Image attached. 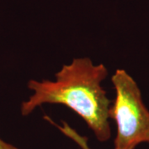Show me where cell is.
<instances>
[{
  "label": "cell",
  "instance_id": "3",
  "mask_svg": "<svg viewBox=\"0 0 149 149\" xmlns=\"http://www.w3.org/2000/svg\"><path fill=\"white\" fill-rule=\"evenodd\" d=\"M44 118L47 122L51 123L56 128H58L59 130L63 133L65 136H66L68 139L72 140L74 143L77 144L80 148V149H93L90 146V144H89L88 138L85 137V136H82L74 128H72L71 126H70L69 124L65 121H61V124L60 125V124L56 123L52 120V118H51L48 117L47 115L44 116Z\"/></svg>",
  "mask_w": 149,
  "mask_h": 149
},
{
  "label": "cell",
  "instance_id": "4",
  "mask_svg": "<svg viewBox=\"0 0 149 149\" xmlns=\"http://www.w3.org/2000/svg\"><path fill=\"white\" fill-rule=\"evenodd\" d=\"M0 149H20L17 148L15 146H13V144L8 143L5 142L4 140L0 138Z\"/></svg>",
  "mask_w": 149,
  "mask_h": 149
},
{
  "label": "cell",
  "instance_id": "2",
  "mask_svg": "<svg viewBox=\"0 0 149 149\" xmlns=\"http://www.w3.org/2000/svg\"><path fill=\"white\" fill-rule=\"evenodd\" d=\"M111 80L115 98L109 109V118L117 127L113 149H135L139 144H149V110L139 85L123 69L116 70Z\"/></svg>",
  "mask_w": 149,
  "mask_h": 149
},
{
  "label": "cell",
  "instance_id": "1",
  "mask_svg": "<svg viewBox=\"0 0 149 149\" xmlns=\"http://www.w3.org/2000/svg\"><path fill=\"white\" fill-rule=\"evenodd\" d=\"M108 74L104 65L94 64L89 57L73 59L62 65L54 80L28 81L27 87L33 93L22 103V115L27 116L43 104H62L77 113L100 142H106L111 138L112 100L107 97L102 82Z\"/></svg>",
  "mask_w": 149,
  "mask_h": 149
}]
</instances>
